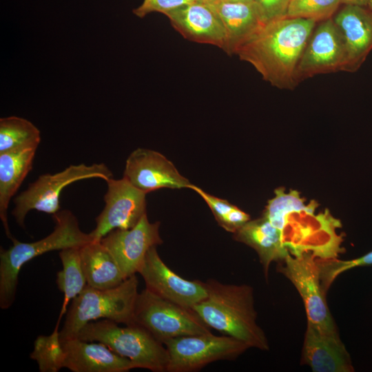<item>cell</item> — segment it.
<instances>
[{
    "label": "cell",
    "instance_id": "cell-1",
    "mask_svg": "<svg viewBox=\"0 0 372 372\" xmlns=\"http://www.w3.org/2000/svg\"><path fill=\"white\" fill-rule=\"evenodd\" d=\"M316 23L285 17L270 21L239 45L234 54L251 64L272 86L292 90L298 83L297 68Z\"/></svg>",
    "mask_w": 372,
    "mask_h": 372
},
{
    "label": "cell",
    "instance_id": "cell-2",
    "mask_svg": "<svg viewBox=\"0 0 372 372\" xmlns=\"http://www.w3.org/2000/svg\"><path fill=\"white\" fill-rule=\"evenodd\" d=\"M274 193L262 216L281 231L282 245L289 254L311 251L318 257L338 249L340 237L334 230L340 223L328 209L315 214L318 204L311 200L305 205V199L296 190L287 193L279 187Z\"/></svg>",
    "mask_w": 372,
    "mask_h": 372
},
{
    "label": "cell",
    "instance_id": "cell-3",
    "mask_svg": "<svg viewBox=\"0 0 372 372\" xmlns=\"http://www.w3.org/2000/svg\"><path fill=\"white\" fill-rule=\"evenodd\" d=\"M205 284L207 297L192 308L198 318L209 328L237 338L250 348L269 350L268 339L256 322L252 287L214 279Z\"/></svg>",
    "mask_w": 372,
    "mask_h": 372
},
{
    "label": "cell",
    "instance_id": "cell-4",
    "mask_svg": "<svg viewBox=\"0 0 372 372\" xmlns=\"http://www.w3.org/2000/svg\"><path fill=\"white\" fill-rule=\"evenodd\" d=\"M55 226L47 236L35 242H23L14 238L8 249H0V307L9 309L14 302L19 271L28 261L54 250L81 247L94 241L83 232L76 216L70 210L52 215Z\"/></svg>",
    "mask_w": 372,
    "mask_h": 372
},
{
    "label": "cell",
    "instance_id": "cell-5",
    "mask_svg": "<svg viewBox=\"0 0 372 372\" xmlns=\"http://www.w3.org/2000/svg\"><path fill=\"white\" fill-rule=\"evenodd\" d=\"M138 285L137 276L133 275L108 289L87 285L68 309L63 327L59 331L61 341L76 338L79 331L92 321L107 319L125 325L133 324Z\"/></svg>",
    "mask_w": 372,
    "mask_h": 372
},
{
    "label": "cell",
    "instance_id": "cell-6",
    "mask_svg": "<svg viewBox=\"0 0 372 372\" xmlns=\"http://www.w3.org/2000/svg\"><path fill=\"white\" fill-rule=\"evenodd\" d=\"M107 319L92 321L79 332L76 338L105 344L119 355L132 361L137 368L154 372L167 370L169 355L165 345L138 324H125Z\"/></svg>",
    "mask_w": 372,
    "mask_h": 372
},
{
    "label": "cell",
    "instance_id": "cell-7",
    "mask_svg": "<svg viewBox=\"0 0 372 372\" xmlns=\"http://www.w3.org/2000/svg\"><path fill=\"white\" fill-rule=\"evenodd\" d=\"M112 176V172L102 163L89 165L84 163L70 165L55 174L40 175L14 198V207L11 214L17 224L25 228V217L31 210L52 215L60 211L61 191L70 184L88 178L107 180Z\"/></svg>",
    "mask_w": 372,
    "mask_h": 372
},
{
    "label": "cell",
    "instance_id": "cell-8",
    "mask_svg": "<svg viewBox=\"0 0 372 372\" xmlns=\"http://www.w3.org/2000/svg\"><path fill=\"white\" fill-rule=\"evenodd\" d=\"M133 324L143 327L163 344L178 337L211 333L192 309L164 299L146 288L137 296Z\"/></svg>",
    "mask_w": 372,
    "mask_h": 372
},
{
    "label": "cell",
    "instance_id": "cell-9",
    "mask_svg": "<svg viewBox=\"0 0 372 372\" xmlns=\"http://www.w3.org/2000/svg\"><path fill=\"white\" fill-rule=\"evenodd\" d=\"M167 372L198 371L218 361L234 360L250 347L234 337L211 333L178 337L166 341Z\"/></svg>",
    "mask_w": 372,
    "mask_h": 372
},
{
    "label": "cell",
    "instance_id": "cell-10",
    "mask_svg": "<svg viewBox=\"0 0 372 372\" xmlns=\"http://www.w3.org/2000/svg\"><path fill=\"white\" fill-rule=\"evenodd\" d=\"M277 269L290 280L299 293L307 322L324 331H338L327 305V293L321 285L317 256L311 251L298 255L289 254L278 264Z\"/></svg>",
    "mask_w": 372,
    "mask_h": 372
},
{
    "label": "cell",
    "instance_id": "cell-11",
    "mask_svg": "<svg viewBox=\"0 0 372 372\" xmlns=\"http://www.w3.org/2000/svg\"><path fill=\"white\" fill-rule=\"evenodd\" d=\"M106 181L105 206L95 218V228L90 232L94 241H99L110 231L135 226L146 214V194L127 179L110 178Z\"/></svg>",
    "mask_w": 372,
    "mask_h": 372
},
{
    "label": "cell",
    "instance_id": "cell-12",
    "mask_svg": "<svg viewBox=\"0 0 372 372\" xmlns=\"http://www.w3.org/2000/svg\"><path fill=\"white\" fill-rule=\"evenodd\" d=\"M159 227L160 223H150L146 214L133 227L114 229L99 240L111 254L125 279L138 273L151 247L163 243Z\"/></svg>",
    "mask_w": 372,
    "mask_h": 372
},
{
    "label": "cell",
    "instance_id": "cell-13",
    "mask_svg": "<svg viewBox=\"0 0 372 372\" xmlns=\"http://www.w3.org/2000/svg\"><path fill=\"white\" fill-rule=\"evenodd\" d=\"M347 52L340 31L333 18L314 29L297 68L298 82L317 74L345 71Z\"/></svg>",
    "mask_w": 372,
    "mask_h": 372
},
{
    "label": "cell",
    "instance_id": "cell-14",
    "mask_svg": "<svg viewBox=\"0 0 372 372\" xmlns=\"http://www.w3.org/2000/svg\"><path fill=\"white\" fill-rule=\"evenodd\" d=\"M156 247L148 250L138 271L145 288L164 299L192 309L207 297L205 282L186 280L174 273L161 258Z\"/></svg>",
    "mask_w": 372,
    "mask_h": 372
},
{
    "label": "cell",
    "instance_id": "cell-15",
    "mask_svg": "<svg viewBox=\"0 0 372 372\" xmlns=\"http://www.w3.org/2000/svg\"><path fill=\"white\" fill-rule=\"evenodd\" d=\"M123 177L145 194L161 188H189L192 185L164 155L141 147L127 157Z\"/></svg>",
    "mask_w": 372,
    "mask_h": 372
},
{
    "label": "cell",
    "instance_id": "cell-16",
    "mask_svg": "<svg viewBox=\"0 0 372 372\" xmlns=\"http://www.w3.org/2000/svg\"><path fill=\"white\" fill-rule=\"evenodd\" d=\"M165 15L172 27L184 38L225 50L227 40L225 27L209 4L196 1L169 11Z\"/></svg>",
    "mask_w": 372,
    "mask_h": 372
},
{
    "label": "cell",
    "instance_id": "cell-17",
    "mask_svg": "<svg viewBox=\"0 0 372 372\" xmlns=\"http://www.w3.org/2000/svg\"><path fill=\"white\" fill-rule=\"evenodd\" d=\"M302 363L314 372H352L354 367L338 331H324L307 322Z\"/></svg>",
    "mask_w": 372,
    "mask_h": 372
},
{
    "label": "cell",
    "instance_id": "cell-18",
    "mask_svg": "<svg viewBox=\"0 0 372 372\" xmlns=\"http://www.w3.org/2000/svg\"><path fill=\"white\" fill-rule=\"evenodd\" d=\"M333 19L345 45V72L357 71L372 50V10L367 6L345 5Z\"/></svg>",
    "mask_w": 372,
    "mask_h": 372
},
{
    "label": "cell",
    "instance_id": "cell-19",
    "mask_svg": "<svg viewBox=\"0 0 372 372\" xmlns=\"http://www.w3.org/2000/svg\"><path fill=\"white\" fill-rule=\"evenodd\" d=\"M61 343L63 368L73 372H127L137 368L132 361L101 342L74 338Z\"/></svg>",
    "mask_w": 372,
    "mask_h": 372
},
{
    "label": "cell",
    "instance_id": "cell-20",
    "mask_svg": "<svg viewBox=\"0 0 372 372\" xmlns=\"http://www.w3.org/2000/svg\"><path fill=\"white\" fill-rule=\"evenodd\" d=\"M37 147L17 149L0 154V218L11 240L8 209L10 202L31 171Z\"/></svg>",
    "mask_w": 372,
    "mask_h": 372
},
{
    "label": "cell",
    "instance_id": "cell-21",
    "mask_svg": "<svg viewBox=\"0 0 372 372\" xmlns=\"http://www.w3.org/2000/svg\"><path fill=\"white\" fill-rule=\"evenodd\" d=\"M207 4L214 10L225 27L227 40L225 52L229 55L234 54L237 48L264 24L254 2L215 1Z\"/></svg>",
    "mask_w": 372,
    "mask_h": 372
},
{
    "label": "cell",
    "instance_id": "cell-22",
    "mask_svg": "<svg viewBox=\"0 0 372 372\" xmlns=\"http://www.w3.org/2000/svg\"><path fill=\"white\" fill-rule=\"evenodd\" d=\"M234 238L256 251L267 280L271 263L282 261L289 254L282 245L281 231L263 216L249 220L234 234Z\"/></svg>",
    "mask_w": 372,
    "mask_h": 372
},
{
    "label": "cell",
    "instance_id": "cell-23",
    "mask_svg": "<svg viewBox=\"0 0 372 372\" xmlns=\"http://www.w3.org/2000/svg\"><path fill=\"white\" fill-rule=\"evenodd\" d=\"M80 254L87 285L108 289L125 280L115 260L100 241H92L80 247Z\"/></svg>",
    "mask_w": 372,
    "mask_h": 372
},
{
    "label": "cell",
    "instance_id": "cell-24",
    "mask_svg": "<svg viewBox=\"0 0 372 372\" xmlns=\"http://www.w3.org/2000/svg\"><path fill=\"white\" fill-rule=\"evenodd\" d=\"M59 256L62 269L57 272L56 283L57 288L63 293V301L55 329H58L60 321L68 311L69 303L75 298L87 286L83 269L80 247L62 249Z\"/></svg>",
    "mask_w": 372,
    "mask_h": 372
},
{
    "label": "cell",
    "instance_id": "cell-25",
    "mask_svg": "<svg viewBox=\"0 0 372 372\" xmlns=\"http://www.w3.org/2000/svg\"><path fill=\"white\" fill-rule=\"evenodd\" d=\"M39 130L27 119L12 116L0 118V154L17 149L37 147Z\"/></svg>",
    "mask_w": 372,
    "mask_h": 372
},
{
    "label": "cell",
    "instance_id": "cell-26",
    "mask_svg": "<svg viewBox=\"0 0 372 372\" xmlns=\"http://www.w3.org/2000/svg\"><path fill=\"white\" fill-rule=\"evenodd\" d=\"M30 357L35 360L41 372H58L63 368L64 351L59 329L48 335H39L34 343Z\"/></svg>",
    "mask_w": 372,
    "mask_h": 372
},
{
    "label": "cell",
    "instance_id": "cell-27",
    "mask_svg": "<svg viewBox=\"0 0 372 372\" xmlns=\"http://www.w3.org/2000/svg\"><path fill=\"white\" fill-rule=\"evenodd\" d=\"M340 0H291L285 17L324 21L332 18Z\"/></svg>",
    "mask_w": 372,
    "mask_h": 372
},
{
    "label": "cell",
    "instance_id": "cell-28",
    "mask_svg": "<svg viewBox=\"0 0 372 372\" xmlns=\"http://www.w3.org/2000/svg\"><path fill=\"white\" fill-rule=\"evenodd\" d=\"M321 285L327 293L332 283L344 271L356 267L372 265V251L357 258L347 260L335 258H317Z\"/></svg>",
    "mask_w": 372,
    "mask_h": 372
},
{
    "label": "cell",
    "instance_id": "cell-29",
    "mask_svg": "<svg viewBox=\"0 0 372 372\" xmlns=\"http://www.w3.org/2000/svg\"><path fill=\"white\" fill-rule=\"evenodd\" d=\"M196 0H143L133 13L139 18H143L151 12H160L165 14L169 11L186 6Z\"/></svg>",
    "mask_w": 372,
    "mask_h": 372
},
{
    "label": "cell",
    "instance_id": "cell-30",
    "mask_svg": "<svg viewBox=\"0 0 372 372\" xmlns=\"http://www.w3.org/2000/svg\"><path fill=\"white\" fill-rule=\"evenodd\" d=\"M189 189L195 191L205 201L220 226L223 225L229 214L236 207L227 200L211 195L192 184L189 186Z\"/></svg>",
    "mask_w": 372,
    "mask_h": 372
},
{
    "label": "cell",
    "instance_id": "cell-31",
    "mask_svg": "<svg viewBox=\"0 0 372 372\" xmlns=\"http://www.w3.org/2000/svg\"><path fill=\"white\" fill-rule=\"evenodd\" d=\"M291 0H254L264 23L284 17Z\"/></svg>",
    "mask_w": 372,
    "mask_h": 372
},
{
    "label": "cell",
    "instance_id": "cell-32",
    "mask_svg": "<svg viewBox=\"0 0 372 372\" xmlns=\"http://www.w3.org/2000/svg\"><path fill=\"white\" fill-rule=\"evenodd\" d=\"M341 3L344 5H353L360 6H367L368 0H340Z\"/></svg>",
    "mask_w": 372,
    "mask_h": 372
},
{
    "label": "cell",
    "instance_id": "cell-33",
    "mask_svg": "<svg viewBox=\"0 0 372 372\" xmlns=\"http://www.w3.org/2000/svg\"><path fill=\"white\" fill-rule=\"evenodd\" d=\"M215 1H224V2H232V3H250V2H254V0H215Z\"/></svg>",
    "mask_w": 372,
    "mask_h": 372
},
{
    "label": "cell",
    "instance_id": "cell-34",
    "mask_svg": "<svg viewBox=\"0 0 372 372\" xmlns=\"http://www.w3.org/2000/svg\"><path fill=\"white\" fill-rule=\"evenodd\" d=\"M196 1H198L199 2L205 3H210L213 2L215 0H196Z\"/></svg>",
    "mask_w": 372,
    "mask_h": 372
},
{
    "label": "cell",
    "instance_id": "cell-35",
    "mask_svg": "<svg viewBox=\"0 0 372 372\" xmlns=\"http://www.w3.org/2000/svg\"><path fill=\"white\" fill-rule=\"evenodd\" d=\"M367 7L372 10V0H368Z\"/></svg>",
    "mask_w": 372,
    "mask_h": 372
}]
</instances>
